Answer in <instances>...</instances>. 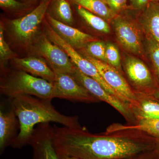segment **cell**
Listing matches in <instances>:
<instances>
[{
  "instance_id": "obj_1",
  "label": "cell",
  "mask_w": 159,
  "mask_h": 159,
  "mask_svg": "<svg viewBox=\"0 0 159 159\" xmlns=\"http://www.w3.org/2000/svg\"><path fill=\"white\" fill-rule=\"evenodd\" d=\"M52 141L59 157L120 159L135 158L154 150L157 139L134 129L93 134L82 126L73 128L54 125Z\"/></svg>"
},
{
  "instance_id": "obj_2",
  "label": "cell",
  "mask_w": 159,
  "mask_h": 159,
  "mask_svg": "<svg viewBox=\"0 0 159 159\" xmlns=\"http://www.w3.org/2000/svg\"><path fill=\"white\" fill-rule=\"evenodd\" d=\"M9 99L20 123L19 133L11 144L14 148L29 144L37 124L54 122L70 128L81 126L77 116H66L57 111L51 103L52 99L30 95H18Z\"/></svg>"
},
{
  "instance_id": "obj_3",
  "label": "cell",
  "mask_w": 159,
  "mask_h": 159,
  "mask_svg": "<svg viewBox=\"0 0 159 159\" xmlns=\"http://www.w3.org/2000/svg\"><path fill=\"white\" fill-rule=\"evenodd\" d=\"M1 91L9 97L30 95L44 99L55 98L54 82L21 70L12 73L4 80Z\"/></svg>"
},
{
  "instance_id": "obj_4",
  "label": "cell",
  "mask_w": 159,
  "mask_h": 159,
  "mask_svg": "<svg viewBox=\"0 0 159 159\" xmlns=\"http://www.w3.org/2000/svg\"><path fill=\"white\" fill-rule=\"evenodd\" d=\"M72 76L100 101L107 102L125 118L127 124L135 123V119L131 110L130 104L108 93L97 80L86 76L77 67Z\"/></svg>"
},
{
  "instance_id": "obj_5",
  "label": "cell",
  "mask_w": 159,
  "mask_h": 159,
  "mask_svg": "<svg viewBox=\"0 0 159 159\" xmlns=\"http://www.w3.org/2000/svg\"><path fill=\"white\" fill-rule=\"evenodd\" d=\"M47 33L51 42L59 46L66 53L71 61L80 71L97 80L106 90L120 99L118 94L107 84L96 67L90 61L80 55L75 48L64 40L50 26L48 27Z\"/></svg>"
},
{
  "instance_id": "obj_6",
  "label": "cell",
  "mask_w": 159,
  "mask_h": 159,
  "mask_svg": "<svg viewBox=\"0 0 159 159\" xmlns=\"http://www.w3.org/2000/svg\"><path fill=\"white\" fill-rule=\"evenodd\" d=\"M54 74L55 77L54 84L55 98L87 103L100 102L72 75L62 73Z\"/></svg>"
},
{
  "instance_id": "obj_7",
  "label": "cell",
  "mask_w": 159,
  "mask_h": 159,
  "mask_svg": "<svg viewBox=\"0 0 159 159\" xmlns=\"http://www.w3.org/2000/svg\"><path fill=\"white\" fill-rule=\"evenodd\" d=\"M124 68L128 83L134 92L152 95L157 89L155 78L143 61L136 57H127Z\"/></svg>"
},
{
  "instance_id": "obj_8",
  "label": "cell",
  "mask_w": 159,
  "mask_h": 159,
  "mask_svg": "<svg viewBox=\"0 0 159 159\" xmlns=\"http://www.w3.org/2000/svg\"><path fill=\"white\" fill-rule=\"evenodd\" d=\"M84 57L95 65L102 78L120 99L129 104H133L136 100L135 93L121 72L108 64L89 55H86Z\"/></svg>"
},
{
  "instance_id": "obj_9",
  "label": "cell",
  "mask_w": 159,
  "mask_h": 159,
  "mask_svg": "<svg viewBox=\"0 0 159 159\" xmlns=\"http://www.w3.org/2000/svg\"><path fill=\"white\" fill-rule=\"evenodd\" d=\"M51 0H43L29 14L10 21L11 31L19 41L23 43L31 41L44 17Z\"/></svg>"
},
{
  "instance_id": "obj_10",
  "label": "cell",
  "mask_w": 159,
  "mask_h": 159,
  "mask_svg": "<svg viewBox=\"0 0 159 159\" xmlns=\"http://www.w3.org/2000/svg\"><path fill=\"white\" fill-rule=\"evenodd\" d=\"M38 52L47 59L54 73H65L72 75L76 67L66 53L59 46L51 43L49 39L42 35L35 44Z\"/></svg>"
},
{
  "instance_id": "obj_11",
  "label": "cell",
  "mask_w": 159,
  "mask_h": 159,
  "mask_svg": "<svg viewBox=\"0 0 159 159\" xmlns=\"http://www.w3.org/2000/svg\"><path fill=\"white\" fill-rule=\"evenodd\" d=\"M113 21L115 33L122 47L133 54H142L141 31L136 23L128 18L119 15Z\"/></svg>"
},
{
  "instance_id": "obj_12",
  "label": "cell",
  "mask_w": 159,
  "mask_h": 159,
  "mask_svg": "<svg viewBox=\"0 0 159 159\" xmlns=\"http://www.w3.org/2000/svg\"><path fill=\"white\" fill-rule=\"evenodd\" d=\"M52 129L48 122L41 123L34 129L29 144L33 148L32 159H61L52 143Z\"/></svg>"
},
{
  "instance_id": "obj_13",
  "label": "cell",
  "mask_w": 159,
  "mask_h": 159,
  "mask_svg": "<svg viewBox=\"0 0 159 159\" xmlns=\"http://www.w3.org/2000/svg\"><path fill=\"white\" fill-rule=\"evenodd\" d=\"M48 19L54 31L74 48H81L96 40L92 35L64 24L50 15L48 16Z\"/></svg>"
},
{
  "instance_id": "obj_14",
  "label": "cell",
  "mask_w": 159,
  "mask_h": 159,
  "mask_svg": "<svg viewBox=\"0 0 159 159\" xmlns=\"http://www.w3.org/2000/svg\"><path fill=\"white\" fill-rule=\"evenodd\" d=\"M136 100L130 104L136 122L148 119H159V101L152 95L135 93Z\"/></svg>"
},
{
  "instance_id": "obj_15",
  "label": "cell",
  "mask_w": 159,
  "mask_h": 159,
  "mask_svg": "<svg viewBox=\"0 0 159 159\" xmlns=\"http://www.w3.org/2000/svg\"><path fill=\"white\" fill-rule=\"evenodd\" d=\"M17 116L10 105V109L0 110V150L2 153L6 147L11 145L17 137L16 132L20 129Z\"/></svg>"
},
{
  "instance_id": "obj_16",
  "label": "cell",
  "mask_w": 159,
  "mask_h": 159,
  "mask_svg": "<svg viewBox=\"0 0 159 159\" xmlns=\"http://www.w3.org/2000/svg\"><path fill=\"white\" fill-rule=\"evenodd\" d=\"M14 62L16 66L21 71L49 82L53 83L55 80L54 71L40 58L34 57L14 58Z\"/></svg>"
},
{
  "instance_id": "obj_17",
  "label": "cell",
  "mask_w": 159,
  "mask_h": 159,
  "mask_svg": "<svg viewBox=\"0 0 159 159\" xmlns=\"http://www.w3.org/2000/svg\"><path fill=\"white\" fill-rule=\"evenodd\" d=\"M122 129L139 131L155 139H159V119L142 120L133 124L114 123L110 125L106 131L111 132Z\"/></svg>"
},
{
  "instance_id": "obj_18",
  "label": "cell",
  "mask_w": 159,
  "mask_h": 159,
  "mask_svg": "<svg viewBox=\"0 0 159 159\" xmlns=\"http://www.w3.org/2000/svg\"><path fill=\"white\" fill-rule=\"evenodd\" d=\"M77 6H81L90 12L107 21L113 20L117 13L108 7L102 0H70Z\"/></svg>"
},
{
  "instance_id": "obj_19",
  "label": "cell",
  "mask_w": 159,
  "mask_h": 159,
  "mask_svg": "<svg viewBox=\"0 0 159 159\" xmlns=\"http://www.w3.org/2000/svg\"><path fill=\"white\" fill-rule=\"evenodd\" d=\"M151 2L144 12L143 22L148 34L159 43V4Z\"/></svg>"
},
{
  "instance_id": "obj_20",
  "label": "cell",
  "mask_w": 159,
  "mask_h": 159,
  "mask_svg": "<svg viewBox=\"0 0 159 159\" xmlns=\"http://www.w3.org/2000/svg\"><path fill=\"white\" fill-rule=\"evenodd\" d=\"M77 11L86 22L96 31L106 34L110 32L109 25L102 17L90 12L80 6H77Z\"/></svg>"
},
{
  "instance_id": "obj_21",
  "label": "cell",
  "mask_w": 159,
  "mask_h": 159,
  "mask_svg": "<svg viewBox=\"0 0 159 159\" xmlns=\"http://www.w3.org/2000/svg\"><path fill=\"white\" fill-rule=\"evenodd\" d=\"M54 9L59 21L68 25L73 23L74 20L72 10L66 0H55Z\"/></svg>"
},
{
  "instance_id": "obj_22",
  "label": "cell",
  "mask_w": 159,
  "mask_h": 159,
  "mask_svg": "<svg viewBox=\"0 0 159 159\" xmlns=\"http://www.w3.org/2000/svg\"><path fill=\"white\" fill-rule=\"evenodd\" d=\"M147 48L153 66L155 79L159 84V43L148 34Z\"/></svg>"
},
{
  "instance_id": "obj_23",
  "label": "cell",
  "mask_w": 159,
  "mask_h": 159,
  "mask_svg": "<svg viewBox=\"0 0 159 159\" xmlns=\"http://www.w3.org/2000/svg\"><path fill=\"white\" fill-rule=\"evenodd\" d=\"M86 51L91 57L107 63L105 57L106 44L103 42L96 40L89 43L86 46Z\"/></svg>"
},
{
  "instance_id": "obj_24",
  "label": "cell",
  "mask_w": 159,
  "mask_h": 159,
  "mask_svg": "<svg viewBox=\"0 0 159 159\" xmlns=\"http://www.w3.org/2000/svg\"><path fill=\"white\" fill-rule=\"evenodd\" d=\"M105 57L107 63L120 72L121 65L120 54L117 47L113 44L109 43L106 44Z\"/></svg>"
},
{
  "instance_id": "obj_25",
  "label": "cell",
  "mask_w": 159,
  "mask_h": 159,
  "mask_svg": "<svg viewBox=\"0 0 159 159\" xmlns=\"http://www.w3.org/2000/svg\"><path fill=\"white\" fill-rule=\"evenodd\" d=\"M13 52L6 42L4 36V28L0 25V58L2 61H5L13 57Z\"/></svg>"
},
{
  "instance_id": "obj_26",
  "label": "cell",
  "mask_w": 159,
  "mask_h": 159,
  "mask_svg": "<svg viewBox=\"0 0 159 159\" xmlns=\"http://www.w3.org/2000/svg\"><path fill=\"white\" fill-rule=\"evenodd\" d=\"M127 0H102L114 12L118 14L125 9Z\"/></svg>"
},
{
  "instance_id": "obj_27",
  "label": "cell",
  "mask_w": 159,
  "mask_h": 159,
  "mask_svg": "<svg viewBox=\"0 0 159 159\" xmlns=\"http://www.w3.org/2000/svg\"><path fill=\"white\" fill-rule=\"evenodd\" d=\"M0 6L8 9H17L21 6V4L16 0H0Z\"/></svg>"
},
{
  "instance_id": "obj_28",
  "label": "cell",
  "mask_w": 159,
  "mask_h": 159,
  "mask_svg": "<svg viewBox=\"0 0 159 159\" xmlns=\"http://www.w3.org/2000/svg\"><path fill=\"white\" fill-rule=\"evenodd\" d=\"M136 159H159V153L156 148L137 157Z\"/></svg>"
},
{
  "instance_id": "obj_29",
  "label": "cell",
  "mask_w": 159,
  "mask_h": 159,
  "mask_svg": "<svg viewBox=\"0 0 159 159\" xmlns=\"http://www.w3.org/2000/svg\"><path fill=\"white\" fill-rule=\"evenodd\" d=\"M131 2L133 8L137 9L146 8L151 2L150 0H131Z\"/></svg>"
},
{
  "instance_id": "obj_30",
  "label": "cell",
  "mask_w": 159,
  "mask_h": 159,
  "mask_svg": "<svg viewBox=\"0 0 159 159\" xmlns=\"http://www.w3.org/2000/svg\"><path fill=\"white\" fill-rule=\"evenodd\" d=\"M152 96L159 101V88H157L153 92Z\"/></svg>"
},
{
  "instance_id": "obj_31",
  "label": "cell",
  "mask_w": 159,
  "mask_h": 159,
  "mask_svg": "<svg viewBox=\"0 0 159 159\" xmlns=\"http://www.w3.org/2000/svg\"><path fill=\"white\" fill-rule=\"evenodd\" d=\"M59 157L61 159H80L74 157Z\"/></svg>"
},
{
  "instance_id": "obj_32",
  "label": "cell",
  "mask_w": 159,
  "mask_h": 159,
  "mask_svg": "<svg viewBox=\"0 0 159 159\" xmlns=\"http://www.w3.org/2000/svg\"><path fill=\"white\" fill-rule=\"evenodd\" d=\"M156 148L159 153V139H157Z\"/></svg>"
},
{
  "instance_id": "obj_33",
  "label": "cell",
  "mask_w": 159,
  "mask_h": 159,
  "mask_svg": "<svg viewBox=\"0 0 159 159\" xmlns=\"http://www.w3.org/2000/svg\"><path fill=\"white\" fill-rule=\"evenodd\" d=\"M159 0H150V2H159Z\"/></svg>"
},
{
  "instance_id": "obj_34",
  "label": "cell",
  "mask_w": 159,
  "mask_h": 159,
  "mask_svg": "<svg viewBox=\"0 0 159 159\" xmlns=\"http://www.w3.org/2000/svg\"><path fill=\"white\" fill-rule=\"evenodd\" d=\"M136 159V158H133V159Z\"/></svg>"
},
{
  "instance_id": "obj_35",
  "label": "cell",
  "mask_w": 159,
  "mask_h": 159,
  "mask_svg": "<svg viewBox=\"0 0 159 159\" xmlns=\"http://www.w3.org/2000/svg\"></svg>"
}]
</instances>
